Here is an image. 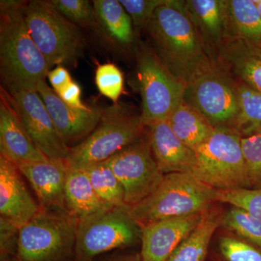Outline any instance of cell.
Wrapping results in <instances>:
<instances>
[{
  "instance_id": "1",
  "label": "cell",
  "mask_w": 261,
  "mask_h": 261,
  "mask_svg": "<svg viewBox=\"0 0 261 261\" xmlns=\"http://www.w3.org/2000/svg\"><path fill=\"white\" fill-rule=\"evenodd\" d=\"M145 30L149 45L172 74L188 84L215 62L184 9V1L168 0L154 12Z\"/></svg>"
},
{
  "instance_id": "2",
  "label": "cell",
  "mask_w": 261,
  "mask_h": 261,
  "mask_svg": "<svg viewBox=\"0 0 261 261\" xmlns=\"http://www.w3.org/2000/svg\"><path fill=\"white\" fill-rule=\"evenodd\" d=\"M25 1H0V75L2 87L11 92L37 89L50 71L36 45L24 17Z\"/></svg>"
},
{
  "instance_id": "3",
  "label": "cell",
  "mask_w": 261,
  "mask_h": 261,
  "mask_svg": "<svg viewBox=\"0 0 261 261\" xmlns=\"http://www.w3.org/2000/svg\"><path fill=\"white\" fill-rule=\"evenodd\" d=\"M217 190L207 186L191 173L166 174L159 187L129 214L141 227L162 221L205 212L217 203Z\"/></svg>"
},
{
  "instance_id": "4",
  "label": "cell",
  "mask_w": 261,
  "mask_h": 261,
  "mask_svg": "<svg viewBox=\"0 0 261 261\" xmlns=\"http://www.w3.org/2000/svg\"><path fill=\"white\" fill-rule=\"evenodd\" d=\"M146 127L138 114L126 105L116 103L103 108L97 126L85 140L70 147V168L85 169L105 162L113 154L140 140Z\"/></svg>"
},
{
  "instance_id": "5",
  "label": "cell",
  "mask_w": 261,
  "mask_h": 261,
  "mask_svg": "<svg viewBox=\"0 0 261 261\" xmlns=\"http://www.w3.org/2000/svg\"><path fill=\"white\" fill-rule=\"evenodd\" d=\"M78 220L68 211L40 207L19 231V261H75Z\"/></svg>"
},
{
  "instance_id": "6",
  "label": "cell",
  "mask_w": 261,
  "mask_h": 261,
  "mask_svg": "<svg viewBox=\"0 0 261 261\" xmlns=\"http://www.w3.org/2000/svg\"><path fill=\"white\" fill-rule=\"evenodd\" d=\"M24 17L36 45L49 69L72 65L83 51L84 39L80 27L61 15L50 1L27 2Z\"/></svg>"
},
{
  "instance_id": "7",
  "label": "cell",
  "mask_w": 261,
  "mask_h": 261,
  "mask_svg": "<svg viewBox=\"0 0 261 261\" xmlns=\"http://www.w3.org/2000/svg\"><path fill=\"white\" fill-rule=\"evenodd\" d=\"M242 137L229 127H216L195 149L197 167L192 174L217 190L249 188Z\"/></svg>"
},
{
  "instance_id": "8",
  "label": "cell",
  "mask_w": 261,
  "mask_h": 261,
  "mask_svg": "<svg viewBox=\"0 0 261 261\" xmlns=\"http://www.w3.org/2000/svg\"><path fill=\"white\" fill-rule=\"evenodd\" d=\"M136 58L142 123L148 127L167 121L183 102L186 84L171 73L149 44L139 42L136 47Z\"/></svg>"
},
{
  "instance_id": "9",
  "label": "cell",
  "mask_w": 261,
  "mask_h": 261,
  "mask_svg": "<svg viewBox=\"0 0 261 261\" xmlns=\"http://www.w3.org/2000/svg\"><path fill=\"white\" fill-rule=\"evenodd\" d=\"M141 226L132 219L129 207H113L78 221L75 261H93L98 255L135 245Z\"/></svg>"
},
{
  "instance_id": "10",
  "label": "cell",
  "mask_w": 261,
  "mask_h": 261,
  "mask_svg": "<svg viewBox=\"0 0 261 261\" xmlns=\"http://www.w3.org/2000/svg\"><path fill=\"white\" fill-rule=\"evenodd\" d=\"M183 102L216 127L233 128L239 113L238 83L219 63L187 84Z\"/></svg>"
},
{
  "instance_id": "11",
  "label": "cell",
  "mask_w": 261,
  "mask_h": 261,
  "mask_svg": "<svg viewBox=\"0 0 261 261\" xmlns=\"http://www.w3.org/2000/svg\"><path fill=\"white\" fill-rule=\"evenodd\" d=\"M121 182L128 207L138 204L152 193L165 174L154 159L145 135L106 161Z\"/></svg>"
},
{
  "instance_id": "12",
  "label": "cell",
  "mask_w": 261,
  "mask_h": 261,
  "mask_svg": "<svg viewBox=\"0 0 261 261\" xmlns=\"http://www.w3.org/2000/svg\"><path fill=\"white\" fill-rule=\"evenodd\" d=\"M23 126L36 147L50 161H66L70 147L57 130L37 89L9 93Z\"/></svg>"
},
{
  "instance_id": "13",
  "label": "cell",
  "mask_w": 261,
  "mask_h": 261,
  "mask_svg": "<svg viewBox=\"0 0 261 261\" xmlns=\"http://www.w3.org/2000/svg\"><path fill=\"white\" fill-rule=\"evenodd\" d=\"M37 91L50 115L53 123L67 145L85 140L95 129L102 108L80 109L68 106L49 87L45 80L37 84Z\"/></svg>"
},
{
  "instance_id": "14",
  "label": "cell",
  "mask_w": 261,
  "mask_h": 261,
  "mask_svg": "<svg viewBox=\"0 0 261 261\" xmlns=\"http://www.w3.org/2000/svg\"><path fill=\"white\" fill-rule=\"evenodd\" d=\"M203 213L162 220L141 227L142 261L167 260L198 226Z\"/></svg>"
},
{
  "instance_id": "15",
  "label": "cell",
  "mask_w": 261,
  "mask_h": 261,
  "mask_svg": "<svg viewBox=\"0 0 261 261\" xmlns=\"http://www.w3.org/2000/svg\"><path fill=\"white\" fill-rule=\"evenodd\" d=\"M0 151L1 156L15 165L49 161L34 145L10 100L9 94L2 86Z\"/></svg>"
},
{
  "instance_id": "16",
  "label": "cell",
  "mask_w": 261,
  "mask_h": 261,
  "mask_svg": "<svg viewBox=\"0 0 261 261\" xmlns=\"http://www.w3.org/2000/svg\"><path fill=\"white\" fill-rule=\"evenodd\" d=\"M184 9L215 63L227 42L226 0H187Z\"/></svg>"
},
{
  "instance_id": "17",
  "label": "cell",
  "mask_w": 261,
  "mask_h": 261,
  "mask_svg": "<svg viewBox=\"0 0 261 261\" xmlns=\"http://www.w3.org/2000/svg\"><path fill=\"white\" fill-rule=\"evenodd\" d=\"M16 166L30 183L40 207L68 211L65 186L69 166L66 161L49 160L22 163Z\"/></svg>"
},
{
  "instance_id": "18",
  "label": "cell",
  "mask_w": 261,
  "mask_h": 261,
  "mask_svg": "<svg viewBox=\"0 0 261 261\" xmlns=\"http://www.w3.org/2000/svg\"><path fill=\"white\" fill-rule=\"evenodd\" d=\"M146 136L154 159L163 174L192 173L197 167L195 151L175 135L167 121L146 127Z\"/></svg>"
},
{
  "instance_id": "19",
  "label": "cell",
  "mask_w": 261,
  "mask_h": 261,
  "mask_svg": "<svg viewBox=\"0 0 261 261\" xmlns=\"http://www.w3.org/2000/svg\"><path fill=\"white\" fill-rule=\"evenodd\" d=\"M16 165L0 155V214L19 227L32 219L40 206L34 201Z\"/></svg>"
},
{
  "instance_id": "20",
  "label": "cell",
  "mask_w": 261,
  "mask_h": 261,
  "mask_svg": "<svg viewBox=\"0 0 261 261\" xmlns=\"http://www.w3.org/2000/svg\"><path fill=\"white\" fill-rule=\"evenodd\" d=\"M93 28L110 47L128 51L135 45L134 25L118 0H94Z\"/></svg>"
},
{
  "instance_id": "21",
  "label": "cell",
  "mask_w": 261,
  "mask_h": 261,
  "mask_svg": "<svg viewBox=\"0 0 261 261\" xmlns=\"http://www.w3.org/2000/svg\"><path fill=\"white\" fill-rule=\"evenodd\" d=\"M217 62L237 82L261 93V45L230 41L221 48Z\"/></svg>"
},
{
  "instance_id": "22",
  "label": "cell",
  "mask_w": 261,
  "mask_h": 261,
  "mask_svg": "<svg viewBox=\"0 0 261 261\" xmlns=\"http://www.w3.org/2000/svg\"><path fill=\"white\" fill-rule=\"evenodd\" d=\"M217 203L203 213L198 226L166 261H207L211 242L221 227L225 212L224 207Z\"/></svg>"
},
{
  "instance_id": "23",
  "label": "cell",
  "mask_w": 261,
  "mask_h": 261,
  "mask_svg": "<svg viewBox=\"0 0 261 261\" xmlns=\"http://www.w3.org/2000/svg\"><path fill=\"white\" fill-rule=\"evenodd\" d=\"M67 210L78 221L111 208L98 196L84 170L68 168L65 186Z\"/></svg>"
},
{
  "instance_id": "24",
  "label": "cell",
  "mask_w": 261,
  "mask_h": 261,
  "mask_svg": "<svg viewBox=\"0 0 261 261\" xmlns=\"http://www.w3.org/2000/svg\"><path fill=\"white\" fill-rule=\"evenodd\" d=\"M228 42L261 45V18L254 0H226Z\"/></svg>"
},
{
  "instance_id": "25",
  "label": "cell",
  "mask_w": 261,
  "mask_h": 261,
  "mask_svg": "<svg viewBox=\"0 0 261 261\" xmlns=\"http://www.w3.org/2000/svg\"><path fill=\"white\" fill-rule=\"evenodd\" d=\"M167 121L175 135L195 151L215 129L203 115L185 102L173 111Z\"/></svg>"
},
{
  "instance_id": "26",
  "label": "cell",
  "mask_w": 261,
  "mask_h": 261,
  "mask_svg": "<svg viewBox=\"0 0 261 261\" xmlns=\"http://www.w3.org/2000/svg\"><path fill=\"white\" fill-rule=\"evenodd\" d=\"M209 250L211 261H261V249L219 228Z\"/></svg>"
},
{
  "instance_id": "27",
  "label": "cell",
  "mask_w": 261,
  "mask_h": 261,
  "mask_svg": "<svg viewBox=\"0 0 261 261\" xmlns=\"http://www.w3.org/2000/svg\"><path fill=\"white\" fill-rule=\"evenodd\" d=\"M238 83L239 113L233 129L242 137L261 135V93Z\"/></svg>"
},
{
  "instance_id": "28",
  "label": "cell",
  "mask_w": 261,
  "mask_h": 261,
  "mask_svg": "<svg viewBox=\"0 0 261 261\" xmlns=\"http://www.w3.org/2000/svg\"><path fill=\"white\" fill-rule=\"evenodd\" d=\"M84 170L98 196L112 207H125V193L121 182L105 162L97 163Z\"/></svg>"
},
{
  "instance_id": "29",
  "label": "cell",
  "mask_w": 261,
  "mask_h": 261,
  "mask_svg": "<svg viewBox=\"0 0 261 261\" xmlns=\"http://www.w3.org/2000/svg\"><path fill=\"white\" fill-rule=\"evenodd\" d=\"M220 228L261 249V221L245 209L230 205L225 210Z\"/></svg>"
},
{
  "instance_id": "30",
  "label": "cell",
  "mask_w": 261,
  "mask_h": 261,
  "mask_svg": "<svg viewBox=\"0 0 261 261\" xmlns=\"http://www.w3.org/2000/svg\"><path fill=\"white\" fill-rule=\"evenodd\" d=\"M218 202L242 207L261 221V188L217 190Z\"/></svg>"
},
{
  "instance_id": "31",
  "label": "cell",
  "mask_w": 261,
  "mask_h": 261,
  "mask_svg": "<svg viewBox=\"0 0 261 261\" xmlns=\"http://www.w3.org/2000/svg\"><path fill=\"white\" fill-rule=\"evenodd\" d=\"M95 83L102 95L112 100L114 104L118 103L123 92V73L113 63L99 65L95 72Z\"/></svg>"
},
{
  "instance_id": "32",
  "label": "cell",
  "mask_w": 261,
  "mask_h": 261,
  "mask_svg": "<svg viewBox=\"0 0 261 261\" xmlns=\"http://www.w3.org/2000/svg\"><path fill=\"white\" fill-rule=\"evenodd\" d=\"M53 6L65 18L78 27L93 28V3L88 0H51Z\"/></svg>"
},
{
  "instance_id": "33",
  "label": "cell",
  "mask_w": 261,
  "mask_h": 261,
  "mask_svg": "<svg viewBox=\"0 0 261 261\" xmlns=\"http://www.w3.org/2000/svg\"><path fill=\"white\" fill-rule=\"evenodd\" d=\"M249 187L261 182V135L242 137Z\"/></svg>"
},
{
  "instance_id": "34",
  "label": "cell",
  "mask_w": 261,
  "mask_h": 261,
  "mask_svg": "<svg viewBox=\"0 0 261 261\" xmlns=\"http://www.w3.org/2000/svg\"><path fill=\"white\" fill-rule=\"evenodd\" d=\"M168 0H120L132 19L134 27L145 29L154 12Z\"/></svg>"
},
{
  "instance_id": "35",
  "label": "cell",
  "mask_w": 261,
  "mask_h": 261,
  "mask_svg": "<svg viewBox=\"0 0 261 261\" xmlns=\"http://www.w3.org/2000/svg\"><path fill=\"white\" fill-rule=\"evenodd\" d=\"M20 227L5 218H0V255L16 256Z\"/></svg>"
},
{
  "instance_id": "36",
  "label": "cell",
  "mask_w": 261,
  "mask_h": 261,
  "mask_svg": "<svg viewBox=\"0 0 261 261\" xmlns=\"http://www.w3.org/2000/svg\"><path fill=\"white\" fill-rule=\"evenodd\" d=\"M47 76L53 90L58 94L73 82L69 72L62 65L50 70Z\"/></svg>"
},
{
  "instance_id": "37",
  "label": "cell",
  "mask_w": 261,
  "mask_h": 261,
  "mask_svg": "<svg viewBox=\"0 0 261 261\" xmlns=\"http://www.w3.org/2000/svg\"><path fill=\"white\" fill-rule=\"evenodd\" d=\"M61 99L68 106L80 109H88L81 100V88L79 84L74 82L69 84L66 88L63 89L61 93L58 94Z\"/></svg>"
},
{
  "instance_id": "38",
  "label": "cell",
  "mask_w": 261,
  "mask_h": 261,
  "mask_svg": "<svg viewBox=\"0 0 261 261\" xmlns=\"http://www.w3.org/2000/svg\"><path fill=\"white\" fill-rule=\"evenodd\" d=\"M106 261H142V257H141L140 252V253L136 252V253L119 255Z\"/></svg>"
},
{
  "instance_id": "39",
  "label": "cell",
  "mask_w": 261,
  "mask_h": 261,
  "mask_svg": "<svg viewBox=\"0 0 261 261\" xmlns=\"http://www.w3.org/2000/svg\"><path fill=\"white\" fill-rule=\"evenodd\" d=\"M0 261H19L18 257L9 255H0Z\"/></svg>"
},
{
  "instance_id": "40",
  "label": "cell",
  "mask_w": 261,
  "mask_h": 261,
  "mask_svg": "<svg viewBox=\"0 0 261 261\" xmlns=\"http://www.w3.org/2000/svg\"><path fill=\"white\" fill-rule=\"evenodd\" d=\"M254 2H255V4L256 5L257 10H258L261 18V0H255V1L254 0Z\"/></svg>"
}]
</instances>
